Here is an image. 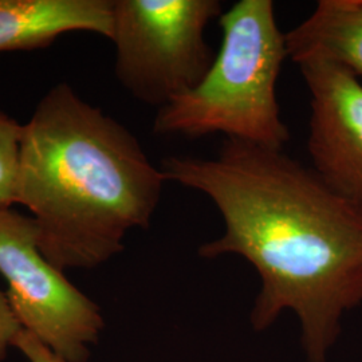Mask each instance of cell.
I'll use <instances>...</instances> for the list:
<instances>
[{"instance_id": "cell-1", "label": "cell", "mask_w": 362, "mask_h": 362, "mask_svg": "<svg viewBox=\"0 0 362 362\" xmlns=\"http://www.w3.org/2000/svg\"><path fill=\"white\" fill-rule=\"evenodd\" d=\"M161 170L219 209L224 231L199 255H239L258 272L252 327L294 311L308 362H327L342 317L362 303V212L284 149L226 140L215 158L169 156Z\"/></svg>"}, {"instance_id": "cell-2", "label": "cell", "mask_w": 362, "mask_h": 362, "mask_svg": "<svg viewBox=\"0 0 362 362\" xmlns=\"http://www.w3.org/2000/svg\"><path fill=\"white\" fill-rule=\"evenodd\" d=\"M165 175L124 125L69 83L47 91L23 125L16 204L26 207L52 264L94 269L148 228Z\"/></svg>"}, {"instance_id": "cell-3", "label": "cell", "mask_w": 362, "mask_h": 362, "mask_svg": "<svg viewBox=\"0 0 362 362\" xmlns=\"http://www.w3.org/2000/svg\"><path fill=\"white\" fill-rule=\"evenodd\" d=\"M221 46L206 77L161 106L160 136L227 140L284 149L290 132L281 118L276 81L287 54L272 0H240L220 16Z\"/></svg>"}, {"instance_id": "cell-4", "label": "cell", "mask_w": 362, "mask_h": 362, "mask_svg": "<svg viewBox=\"0 0 362 362\" xmlns=\"http://www.w3.org/2000/svg\"><path fill=\"white\" fill-rule=\"evenodd\" d=\"M219 0H113L118 82L158 109L197 86L215 59L206 39Z\"/></svg>"}, {"instance_id": "cell-5", "label": "cell", "mask_w": 362, "mask_h": 362, "mask_svg": "<svg viewBox=\"0 0 362 362\" xmlns=\"http://www.w3.org/2000/svg\"><path fill=\"white\" fill-rule=\"evenodd\" d=\"M0 274L23 330L64 361L88 362L101 310L43 255L34 220L13 208L0 209Z\"/></svg>"}, {"instance_id": "cell-6", "label": "cell", "mask_w": 362, "mask_h": 362, "mask_svg": "<svg viewBox=\"0 0 362 362\" xmlns=\"http://www.w3.org/2000/svg\"><path fill=\"white\" fill-rule=\"evenodd\" d=\"M298 66L310 93L311 169L362 212V82L322 57H308Z\"/></svg>"}, {"instance_id": "cell-7", "label": "cell", "mask_w": 362, "mask_h": 362, "mask_svg": "<svg viewBox=\"0 0 362 362\" xmlns=\"http://www.w3.org/2000/svg\"><path fill=\"white\" fill-rule=\"evenodd\" d=\"M113 35V0H0V52L35 50L58 37Z\"/></svg>"}, {"instance_id": "cell-8", "label": "cell", "mask_w": 362, "mask_h": 362, "mask_svg": "<svg viewBox=\"0 0 362 362\" xmlns=\"http://www.w3.org/2000/svg\"><path fill=\"white\" fill-rule=\"evenodd\" d=\"M296 64L322 57L362 77V0H321L308 19L286 34Z\"/></svg>"}, {"instance_id": "cell-9", "label": "cell", "mask_w": 362, "mask_h": 362, "mask_svg": "<svg viewBox=\"0 0 362 362\" xmlns=\"http://www.w3.org/2000/svg\"><path fill=\"white\" fill-rule=\"evenodd\" d=\"M23 125L0 110V209L16 204Z\"/></svg>"}, {"instance_id": "cell-10", "label": "cell", "mask_w": 362, "mask_h": 362, "mask_svg": "<svg viewBox=\"0 0 362 362\" xmlns=\"http://www.w3.org/2000/svg\"><path fill=\"white\" fill-rule=\"evenodd\" d=\"M23 332L18 321L10 300L4 291L0 290V362L7 356L10 348H13L15 339Z\"/></svg>"}, {"instance_id": "cell-11", "label": "cell", "mask_w": 362, "mask_h": 362, "mask_svg": "<svg viewBox=\"0 0 362 362\" xmlns=\"http://www.w3.org/2000/svg\"><path fill=\"white\" fill-rule=\"evenodd\" d=\"M13 348L19 350L28 362H66L25 330L15 339Z\"/></svg>"}]
</instances>
